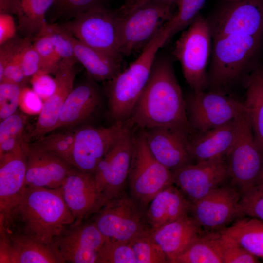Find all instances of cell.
I'll return each mask as SVG.
<instances>
[{
  "label": "cell",
  "mask_w": 263,
  "mask_h": 263,
  "mask_svg": "<svg viewBox=\"0 0 263 263\" xmlns=\"http://www.w3.org/2000/svg\"><path fill=\"white\" fill-rule=\"evenodd\" d=\"M131 117L134 124L145 130L168 128L188 136L195 132L189 124L186 100L169 58H156Z\"/></svg>",
  "instance_id": "1"
},
{
  "label": "cell",
  "mask_w": 263,
  "mask_h": 263,
  "mask_svg": "<svg viewBox=\"0 0 263 263\" xmlns=\"http://www.w3.org/2000/svg\"><path fill=\"white\" fill-rule=\"evenodd\" d=\"M60 188L25 187L0 225L8 232L52 246L55 239L75 222Z\"/></svg>",
  "instance_id": "2"
},
{
  "label": "cell",
  "mask_w": 263,
  "mask_h": 263,
  "mask_svg": "<svg viewBox=\"0 0 263 263\" xmlns=\"http://www.w3.org/2000/svg\"><path fill=\"white\" fill-rule=\"evenodd\" d=\"M169 40L164 26L134 61L106 82L109 114L115 122L131 117L148 82L157 52Z\"/></svg>",
  "instance_id": "3"
},
{
  "label": "cell",
  "mask_w": 263,
  "mask_h": 263,
  "mask_svg": "<svg viewBox=\"0 0 263 263\" xmlns=\"http://www.w3.org/2000/svg\"><path fill=\"white\" fill-rule=\"evenodd\" d=\"M263 36L228 35L212 38L207 73L210 90L225 92L237 82L258 53Z\"/></svg>",
  "instance_id": "4"
},
{
  "label": "cell",
  "mask_w": 263,
  "mask_h": 263,
  "mask_svg": "<svg viewBox=\"0 0 263 263\" xmlns=\"http://www.w3.org/2000/svg\"><path fill=\"white\" fill-rule=\"evenodd\" d=\"M84 44L101 52L120 64L119 18L116 10L100 5L82 12L60 24Z\"/></svg>",
  "instance_id": "5"
},
{
  "label": "cell",
  "mask_w": 263,
  "mask_h": 263,
  "mask_svg": "<svg viewBox=\"0 0 263 263\" xmlns=\"http://www.w3.org/2000/svg\"><path fill=\"white\" fill-rule=\"evenodd\" d=\"M212 47V38L207 19L200 14L175 42L173 54L193 92L205 91L207 87V68Z\"/></svg>",
  "instance_id": "6"
},
{
  "label": "cell",
  "mask_w": 263,
  "mask_h": 263,
  "mask_svg": "<svg viewBox=\"0 0 263 263\" xmlns=\"http://www.w3.org/2000/svg\"><path fill=\"white\" fill-rule=\"evenodd\" d=\"M225 159L230 184L241 195L261 183L263 152L255 140L245 110L238 117L236 137Z\"/></svg>",
  "instance_id": "7"
},
{
  "label": "cell",
  "mask_w": 263,
  "mask_h": 263,
  "mask_svg": "<svg viewBox=\"0 0 263 263\" xmlns=\"http://www.w3.org/2000/svg\"><path fill=\"white\" fill-rule=\"evenodd\" d=\"M176 5L161 0L147 2L123 15H118L120 49L128 56L144 47L171 19Z\"/></svg>",
  "instance_id": "8"
},
{
  "label": "cell",
  "mask_w": 263,
  "mask_h": 263,
  "mask_svg": "<svg viewBox=\"0 0 263 263\" xmlns=\"http://www.w3.org/2000/svg\"><path fill=\"white\" fill-rule=\"evenodd\" d=\"M127 182L131 196L145 207L158 192L173 184L172 171L152 156L143 132L134 136Z\"/></svg>",
  "instance_id": "9"
},
{
  "label": "cell",
  "mask_w": 263,
  "mask_h": 263,
  "mask_svg": "<svg viewBox=\"0 0 263 263\" xmlns=\"http://www.w3.org/2000/svg\"><path fill=\"white\" fill-rule=\"evenodd\" d=\"M145 207L132 197L124 194L109 201L94 221L106 240L129 242L150 230Z\"/></svg>",
  "instance_id": "10"
},
{
  "label": "cell",
  "mask_w": 263,
  "mask_h": 263,
  "mask_svg": "<svg viewBox=\"0 0 263 263\" xmlns=\"http://www.w3.org/2000/svg\"><path fill=\"white\" fill-rule=\"evenodd\" d=\"M186 106L189 124L197 132L224 125L245 110L243 102L225 92L210 90L193 92L186 100Z\"/></svg>",
  "instance_id": "11"
},
{
  "label": "cell",
  "mask_w": 263,
  "mask_h": 263,
  "mask_svg": "<svg viewBox=\"0 0 263 263\" xmlns=\"http://www.w3.org/2000/svg\"><path fill=\"white\" fill-rule=\"evenodd\" d=\"M212 38L263 36V0H228L207 19Z\"/></svg>",
  "instance_id": "12"
},
{
  "label": "cell",
  "mask_w": 263,
  "mask_h": 263,
  "mask_svg": "<svg viewBox=\"0 0 263 263\" xmlns=\"http://www.w3.org/2000/svg\"><path fill=\"white\" fill-rule=\"evenodd\" d=\"M134 136L128 126L109 149L93 173L107 202L124 194L132 158Z\"/></svg>",
  "instance_id": "13"
},
{
  "label": "cell",
  "mask_w": 263,
  "mask_h": 263,
  "mask_svg": "<svg viewBox=\"0 0 263 263\" xmlns=\"http://www.w3.org/2000/svg\"><path fill=\"white\" fill-rule=\"evenodd\" d=\"M128 127L118 121L108 127L91 126L76 129L70 164L78 169L93 174L109 149Z\"/></svg>",
  "instance_id": "14"
},
{
  "label": "cell",
  "mask_w": 263,
  "mask_h": 263,
  "mask_svg": "<svg viewBox=\"0 0 263 263\" xmlns=\"http://www.w3.org/2000/svg\"><path fill=\"white\" fill-rule=\"evenodd\" d=\"M173 184L194 203L229 179L225 157L192 162L172 171Z\"/></svg>",
  "instance_id": "15"
},
{
  "label": "cell",
  "mask_w": 263,
  "mask_h": 263,
  "mask_svg": "<svg viewBox=\"0 0 263 263\" xmlns=\"http://www.w3.org/2000/svg\"><path fill=\"white\" fill-rule=\"evenodd\" d=\"M241 194L230 183L225 184L191 203L189 213L200 228L220 231L238 217Z\"/></svg>",
  "instance_id": "16"
},
{
  "label": "cell",
  "mask_w": 263,
  "mask_h": 263,
  "mask_svg": "<svg viewBox=\"0 0 263 263\" xmlns=\"http://www.w3.org/2000/svg\"><path fill=\"white\" fill-rule=\"evenodd\" d=\"M105 241L94 221H83L66 228L52 246L64 263H96Z\"/></svg>",
  "instance_id": "17"
},
{
  "label": "cell",
  "mask_w": 263,
  "mask_h": 263,
  "mask_svg": "<svg viewBox=\"0 0 263 263\" xmlns=\"http://www.w3.org/2000/svg\"><path fill=\"white\" fill-rule=\"evenodd\" d=\"M63 199L75 218L74 224L96 214L107 203L93 174L74 167L59 188Z\"/></svg>",
  "instance_id": "18"
},
{
  "label": "cell",
  "mask_w": 263,
  "mask_h": 263,
  "mask_svg": "<svg viewBox=\"0 0 263 263\" xmlns=\"http://www.w3.org/2000/svg\"><path fill=\"white\" fill-rule=\"evenodd\" d=\"M76 61L62 60L55 74L56 83L52 95L43 103L42 109L30 133L25 140L35 141L54 131L60 111L71 92L73 89L76 75Z\"/></svg>",
  "instance_id": "19"
},
{
  "label": "cell",
  "mask_w": 263,
  "mask_h": 263,
  "mask_svg": "<svg viewBox=\"0 0 263 263\" xmlns=\"http://www.w3.org/2000/svg\"><path fill=\"white\" fill-rule=\"evenodd\" d=\"M29 143L0 156V219L7 216L25 187Z\"/></svg>",
  "instance_id": "20"
},
{
  "label": "cell",
  "mask_w": 263,
  "mask_h": 263,
  "mask_svg": "<svg viewBox=\"0 0 263 263\" xmlns=\"http://www.w3.org/2000/svg\"><path fill=\"white\" fill-rule=\"evenodd\" d=\"M0 263H62L51 245L27 236L7 232L0 225Z\"/></svg>",
  "instance_id": "21"
},
{
  "label": "cell",
  "mask_w": 263,
  "mask_h": 263,
  "mask_svg": "<svg viewBox=\"0 0 263 263\" xmlns=\"http://www.w3.org/2000/svg\"><path fill=\"white\" fill-rule=\"evenodd\" d=\"M74 167L61 157L29 143L25 187L59 188Z\"/></svg>",
  "instance_id": "22"
},
{
  "label": "cell",
  "mask_w": 263,
  "mask_h": 263,
  "mask_svg": "<svg viewBox=\"0 0 263 263\" xmlns=\"http://www.w3.org/2000/svg\"><path fill=\"white\" fill-rule=\"evenodd\" d=\"M143 133L152 156L171 171L192 162L187 148L188 136L185 133L164 128L146 130Z\"/></svg>",
  "instance_id": "23"
},
{
  "label": "cell",
  "mask_w": 263,
  "mask_h": 263,
  "mask_svg": "<svg viewBox=\"0 0 263 263\" xmlns=\"http://www.w3.org/2000/svg\"><path fill=\"white\" fill-rule=\"evenodd\" d=\"M238 117L221 126L189 136L187 148L192 162L225 157L236 137Z\"/></svg>",
  "instance_id": "24"
},
{
  "label": "cell",
  "mask_w": 263,
  "mask_h": 263,
  "mask_svg": "<svg viewBox=\"0 0 263 263\" xmlns=\"http://www.w3.org/2000/svg\"><path fill=\"white\" fill-rule=\"evenodd\" d=\"M100 103L99 92L93 83L86 81L78 85L67 97L54 131L80 126L94 114Z\"/></svg>",
  "instance_id": "25"
},
{
  "label": "cell",
  "mask_w": 263,
  "mask_h": 263,
  "mask_svg": "<svg viewBox=\"0 0 263 263\" xmlns=\"http://www.w3.org/2000/svg\"><path fill=\"white\" fill-rule=\"evenodd\" d=\"M202 233L201 228L188 214L150 230L152 238L166 254L168 263Z\"/></svg>",
  "instance_id": "26"
},
{
  "label": "cell",
  "mask_w": 263,
  "mask_h": 263,
  "mask_svg": "<svg viewBox=\"0 0 263 263\" xmlns=\"http://www.w3.org/2000/svg\"><path fill=\"white\" fill-rule=\"evenodd\" d=\"M191 203L172 184L158 192L146 209V216L150 230L189 213Z\"/></svg>",
  "instance_id": "27"
},
{
  "label": "cell",
  "mask_w": 263,
  "mask_h": 263,
  "mask_svg": "<svg viewBox=\"0 0 263 263\" xmlns=\"http://www.w3.org/2000/svg\"><path fill=\"white\" fill-rule=\"evenodd\" d=\"M69 34L76 60L83 66L93 79L107 82L121 71L120 64Z\"/></svg>",
  "instance_id": "28"
},
{
  "label": "cell",
  "mask_w": 263,
  "mask_h": 263,
  "mask_svg": "<svg viewBox=\"0 0 263 263\" xmlns=\"http://www.w3.org/2000/svg\"><path fill=\"white\" fill-rule=\"evenodd\" d=\"M170 263H223V239L220 231L201 233Z\"/></svg>",
  "instance_id": "29"
},
{
  "label": "cell",
  "mask_w": 263,
  "mask_h": 263,
  "mask_svg": "<svg viewBox=\"0 0 263 263\" xmlns=\"http://www.w3.org/2000/svg\"><path fill=\"white\" fill-rule=\"evenodd\" d=\"M244 108L255 140L263 152V73L258 68L249 75L246 83Z\"/></svg>",
  "instance_id": "30"
},
{
  "label": "cell",
  "mask_w": 263,
  "mask_h": 263,
  "mask_svg": "<svg viewBox=\"0 0 263 263\" xmlns=\"http://www.w3.org/2000/svg\"><path fill=\"white\" fill-rule=\"evenodd\" d=\"M220 231L258 258L263 259V220L251 217L243 218Z\"/></svg>",
  "instance_id": "31"
},
{
  "label": "cell",
  "mask_w": 263,
  "mask_h": 263,
  "mask_svg": "<svg viewBox=\"0 0 263 263\" xmlns=\"http://www.w3.org/2000/svg\"><path fill=\"white\" fill-rule=\"evenodd\" d=\"M55 0H20L16 17L24 37L32 38L45 28L46 15Z\"/></svg>",
  "instance_id": "32"
},
{
  "label": "cell",
  "mask_w": 263,
  "mask_h": 263,
  "mask_svg": "<svg viewBox=\"0 0 263 263\" xmlns=\"http://www.w3.org/2000/svg\"><path fill=\"white\" fill-rule=\"evenodd\" d=\"M27 115L15 113L0 121V156L18 148L25 141L24 130Z\"/></svg>",
  "instance_id": "33"
},
{
  "label": "cell",
  "mask_w": 263,
  "mask_h": 263,
  "mask_svg": "<svg viewBox=\"0 0 263 263\" xmlns=\"http://www.w3.org/2000/svg\"><path fill=\"white\" fill-rule=\"evenodd\" d=\"M75 131L76 129H68L62 132L46 134L30 144L51 152L70 164Z\"/></svg>",
  "instance_id": "34"
},
{
  "label": "cell",
  "mask_w": 263,
  "mask_h": 263,
  "mask_svg": "<svg viewBox=\"0 0 263 263\" xmlns=\"http://www.w3.org/2000/svg\"><path fill=\"white\" fill-rule=\"evenodd\" d=\"M136 263H166L167 257L150 234V230L137 235L129 242Z\"/></svg>",
  "instance_id": "35"
},
{
  "label": "cell",
  "mask_w": 263,
  "mask_h": 263,
  "mask_svg": "<svg viewBox=\"0 0 263 263\" xmlns=\"http://www.w3.org/2000/svg\"><path fill=\"white\" fill-rule=\"evenodd\" d=\"M206 0H179L171 19L166 24L169 38L187 28L200 14Z\"/></svg>",
  "instance_id": "36"
},
{
  "label": "cell",
  "mask_w": 263,
  "mask_h": 263,
  "mask_svg": "<svg viewBox=\"0 0 263 263\" xmlns=\"http://www.w3.org/2000/svg\"><path fill=\"white\" fill-rule=\"evenodd\" d=\"M32 41L41 57L42 70L50 74L55 75L62 60L56 52L52 42L47 30V26L35 36L32 38Z\"/></svg>",
  "instance_id": "37"
},
{
  "label": "cell",
  "mask_w": 263,
  "mask_h": 263,
  "mask_svg": "<svg viewBox=\"0 0 263 263\" xmlns=\"http://www.w3.org/2000/svg\"><path fill=\"white\" fill-rule=\"evenodd\" d=\"M96 263H136V261L129 242L106 240Z\"/></svg>",
  "instance_id": "38"
},
{
  "label": "cell",
  "mask_w": 263,
  "mask_h": 263,
  "mask_svg": "<svg viewBox=\"0 0 263 263\" xmlns=\"http://www.w3.org/2000/svg\"><path fill=\"white\" fill-rule=\"evenodd\" d=\"M247 216L263 220V183L241 195L238 217Z\"/></svg>",
  "instance_id": "39"
},
{
  "label": "cell",
  "mask_w": 263,
  "mask_h": 263,
  "mask_svg": "<svg viewBox=\"0 0 263 263\" xmlns=\"http://www.w3.org/2000/svg\"><path fill=\"white\" fill-rule=\"evenodd\" d=\"M47 30L55 50L61 60L77 62L69 33L60 24H48Z\"/></svg>",
  "instance_id": "40"
},
{
  "label": "cell",
  "mask_w": 263,
  "mask_h": 263,
  "mask_svg": "<svg viewBox=\"0 0 263 263\" xmlns=\"http://www.w3.org/2000/svg\"><path fill=\"white\" fill-rule=\"evenodd\" d=\"M22 86L14 83H0V121L16 113L19 107V97Z\"/></svg>",
  "instance_id": "41"
},
{
  "label": "cell",
  "mask_w": 263,
  "mask_h": 263,
  "mask_svg": "<svg viewBox=\"0 0 263 263\" xmlns=\"http://www.w3.org/2000/svg\"><path fill=\"white\" fill-rule=\"evenodd\" d=\"M106 0H55L53 7L56 14L72 19L79 14L92 7L104 5Z\"/></svg>",
  "instance_id": "42"
},
{
  "label": "cell",
  "mask_w": 263,
  "mask_h": 263,
  "mask_svg": "<svg viewBox=\"0 0 263 263\" xmlns=\"http://www.w3.org/2000/svg\"><path fill=\"white\" fill-rule=\"evenodd\" d=\"M221 234L223 239V263H260L257 257L234 241Z\"/></svg>",
  "instance_id": "43"
},
{
  "label": "cell",
  "mask_w": 263,
  "mask_h": 263,
  "mask_svg": "<svg viewBox=\"0 0 263 263\" xmlns=\"http://www.w3.org/2000/svg\"><path fill=\"white\" fill-rule=\"evenodd\" d=\"M20 60L27 79H30L34 74L42 70L41 57L34 47L30 38L24 37V41L20 51Z\"/></svg>",
  "instance_id": "44"
},
{
  "label": "cell",
  "mask_w": 263,
  "mask_h": 263,
  "mask_svg": "<svg viewBox=\"0 0 263 263\" xmlns=\"http://www.w3.org/2000/svg\"><path fill=\"white\" fill-rule=\"evenodd\" d=\"M32 89L41 98L43 102L50 97L54 92L56 83L55 77L50 74L40 70L30 79Z\"/></svg>",
  "instance_id": "45"
},
{
  "label": "cell",
  "mask_w": 263,
  "mask_h": 263,
  "mask_svg": "<svg viewBox=\"0 0 263 263\" xmlns=\"http://www.w3.org/2000/svg\"><path fill=\"white\" fill-rule=\"evenodd\" d=\"M44 102L32 88L22 87L19 97V107L27 115L39 114Z\"/></svg>",
  "instance_id": "46"
},
{
  "label": "cell",
  "mask_w": 263,
  "mask_h": 263,
  "mask_svg": "<svg viewBox=\"0 0 263 263\" xmlns=\"http://www.w3.org/2000/svg\"><path fill=\"white\" fill-rule=\"evenodd\" d=\"M21 48L6 65L0 83L7 82L24 86L27 79L25 76L21 64Z\"/></svg>",
  "instance_id": "47"
},
{
  "label": "cell",
  "mask_w": 263,
  "mask_h": 263,
  "mask_svg": "<svg viewBox=\"0 0 263 263\" xmlns=\"http://www.w3.org/2000/svg\"><path fill=\"white\" fill-rule=\"evenodd\" d=\"M24 40V37H16L0 45V79L2 78L6 65L21 49Z\"/></svg>",
  "instance_id": "48"
},
{
  "label": "cell",
  "mask_w": 263,
  "mask_h": 263,
  "mask_svg": "<svg viewBox=\"0 0 263 263\" xmlns=\"http://www.w3.org/2000/svg\"><path fill=\"white\" fill-rule=\"evenodd\" d=\"M16 30L13 15L0 13V45L17 37Z\"/></svg>",
  "instance_id": "49"
},
{
  "label": "cell",
  "mask_w": 263,
  "mask_h": 263,
  "mask_svg": "<svg viewBox=\"0 0 263 263\" xmlns=\"http://www.w3.org/2000/svg\"><path fill=\"white\" fill-rule=\"evenodd\" d=\"M152 0H161L176 5L179 0H125L124 3L116 10L118 15L125 14L144 3Z\"/></svg>",
  "instance_id": "50"
},
{
  "label": "cell",
  "mask_w": 263,
  "mask_h": 263,
  "mask_svg": "<svg viewBox=\"0 0 263 263\" xmlns=\"http://www.w3.org/2000/svg\"><path fill=\"white\" fill-rule=\"evenodd\" d=\"M20 0H0V13L16 15Z\"/></svg>",
  "instance_id": "51"
},
{
  "label": "cell",
  "mask_w": 263,
  "mask_h": 263,
  "mask_svg": "<svg viewBox=\"0 0 263 263\" xmlns=\"http://www.w3.org/2000/svg\"><path fill=\"white\" fill-rule=\"evenodd\" d=\"M263 183V175H262V178H261V183L260 184H262Z\"/></svg>",
  "instance_id": "52"
},
{
  "label": "cell",
  "mask_w": 263,
  "mask_h": 263,
  "mask_svg": "<svg viewBox=\"0 0 263 263\" xmlns=\"http://www.w3.org/2000/svg\"><path fill=\"white\" fill-rule=\"evenodd\" d=\"M262 71H263V68H262Z\"/></svg>",
  "instance_id": "53"
}]
</instances>
